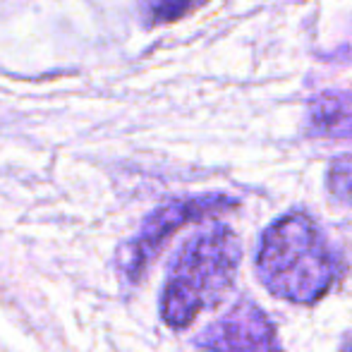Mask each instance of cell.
I'll use <instances>...</instances> for the list:
<instances>
[{
    "instance_id": "1",
    "label": "cell",
    "mask_w": 352,
    "mask_h": 352,
    "mask_svg": "<svg viewBox=\"0 0 352 352\" xmlns=\"http://www.w3.org/2000/svg\"><path fill=\"white\" fill-rule=\"evenodd\" d=\"M256 274L271 295L311 305L333 285L338 259L307 213H287L266 228L256 254Z\"/></svg>"
},
{
    "instance_id": "2",
    "label": "cell",
    "mask_w": 352,
    "mask_h": 352,
    "mask_svg": "<svg viewBox=\"0 0 352 352\" xmlns=\"http://www.w3.org/2000/svg\"><path fill=\"white\" fill-rule=\"evenodd\" d=\"M240 242L226 226H211L180 247L166 274L161 316L170 329H185L201 309L216 307L237 276Z\"/></svg>"
},
{
    "instance_id": "3",
    "label": "cell",
    "mask_w": 352,
    "mask_h": 352,
    "mask_svg": "<svg viewBox=\"0 0 352 352\" xmlns=\"http://www.w3.org/2000/svg\"><path fill=\"white\" fill-rule=\"evenodd\" d=\"M197 345L206 352H280L274 324L250 300L237 302L226 316L206 326Z\"/></svg>"
},
{
    "instance_id": "4",
    "label": "cell",
    "mask_w": 352,
    "mask_h": 352,
    "mask_svg": "<svg viewBox=\"0 0 352 352\" xmlns=\"http://www.w3.org/2000/svg\"><path fill=\"white\" fill-rule=\"evenodd\" d=\"M228 204L226 197H195V199H182V201H170V204L161 206L144 221L140 235L132 240L130 245V256L125 259L127 274L135 278L142 274L144 266L151 261L153 254H158V250L163 247V242L185 223L199 221V218L209 216V213L223 209Z\"/></svg>"
},
{
    "instance_id": "5",
    "label": "cell",
    "mask_w": 352,
    "mask_h": 352,
    "mask_svg": "<svg viewBox=\"0 0 352 352\" xmlns=\"http://www.w3.org/2000/svg\"><path fill=\"white\" fill-rule=\"evenodd\" d=\"M309 120L319 132H331V135L352 132V116L338 96H316L311 101Z\"/></svg>"
},
{
    "instance_id": "6",
    "label": "cell",
    "mask_w": 352,
    "mask_h": 352,
    "mask_svg": "<svg viewBox=\"0 0 352 352\" xmlns=\"http://www.w3.org/2000/svg\"><path fill=\"white\" fill-rule=\"evenodd\" d=\"M326 185L338 204L352 206V156H343L331 163Z\"/></svg>"
},
{
    "instance_id": "7",
    "label": "cell",
    "mask_w": 352,
    "mask_h": 352,
    "mask_svg": "<svg viewBox=\"0 0 352 352\" xmlns=\"http://www.w3.org/2000/svg\"><path fill=\"white\" fill-rule=\"evenodd\" d=\"M195 8V0H144V14L151 24L175 22Z\"/></svg>"
},
{
    "instance_id": "8",
    "label": "cell",
    "mask_w": 352,
    "mask_h": 352,
    "mask_svg": "<svg viewBox=\"0 0 352 352\" xmlns=\"http://www.w3.org/2000/svg\"><path fill=\"white\" fill-rule=\"evenodd\" d=\"M340 352H352V336L345 340V345H343V350H340Z\"/></svg>"
}]
</instances>
